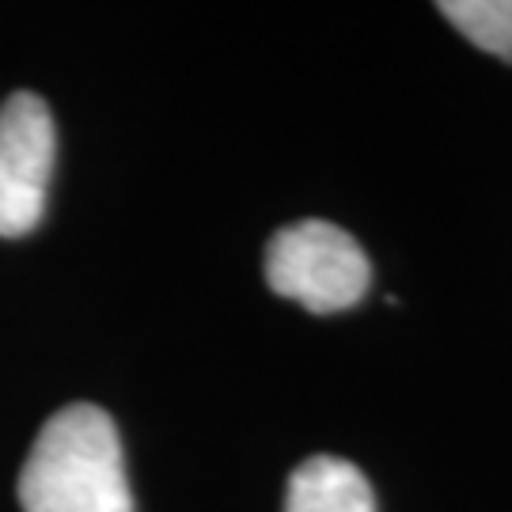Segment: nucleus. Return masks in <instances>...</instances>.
I'll return each instance as SVG.
<instances>
[{"label": "nucleus", "mask_w": 512, "mask_h": 512, "mask_svg": "<svg viewBox=\"0 0 512 512\" xmlns=\"http://www.w3.org/2000/svg\"><path fill=\"white\" fill-rule=\"evenodd\" d=\"M437 8L478 50L512 61V0H444Z\"/></svg>", "instance_id": "39448f33"}, {"label": "nucleus", "mask_w": 512, "mask_h": 512, "mask_svg": "<svg viewBox=\"0 0 512 512\" xmlns=\"http://www.w3.org/2000/svg\"><path fill=\"white\" fill-rule=\"evenodd\" d=\"M266 281L277 296L315 315L361 304L368 293V255L361 243L330 220H296L266 247Z\"/></svg>", "instance_id": "f03ea898"}, {"label": "nucleus", "mask_w": 512, "mask_h": 512, "mask_svg": "<svg viewBox=\"0 0 512 512\" xmlns=\"http://www.w3.org/2000/svg\"><path fill=\"white\" fill-rule=\"evenodd\" d=\"M57 129L46 99L16 92L0 107V236L35 232L54 179Z\"/></svg>", "instance_id": "7ed1b4c3"}, {"label": "nucleus", "mask_w": 512, "mask_h": 512, "mask_svg": "<svg viewBox=\"0 0 512 512\" xmlns=\"http://www.w3.org/2000/svg\"><path fill=\"white\" fill-rule=\"evenodd\" d=\"M23 512H133L118 425L95 403L57 410L19 471Z\"/></svg>", "instance_id": "f257e3e1"}, {"label": "nucleus", "mask_w": 512, "mask_h": 512, "mask_svg": "<svg viewBox=\"0 0 512 512\" xmlns=\"http://www.w3.org/2000/svg\"><path fill=\"white\" fill-rule=\"evenodd\" d=\"M285 512H376L368 478L338 456H311L289 478Z\"/></svg>", "instance_id": "20e7f679"}]
</instances>
